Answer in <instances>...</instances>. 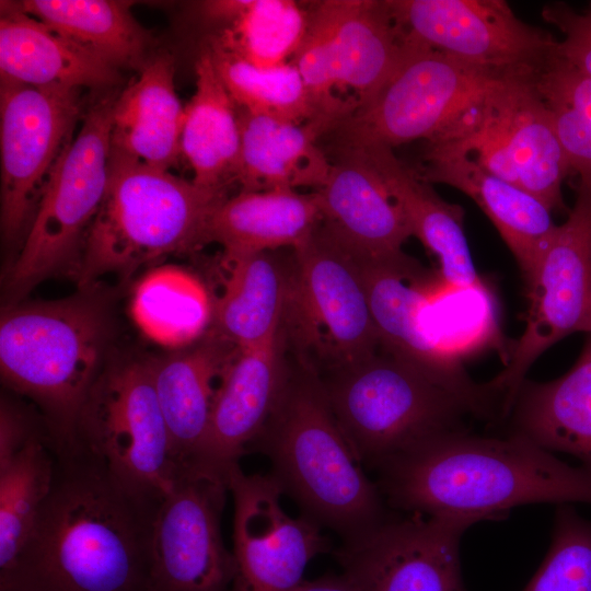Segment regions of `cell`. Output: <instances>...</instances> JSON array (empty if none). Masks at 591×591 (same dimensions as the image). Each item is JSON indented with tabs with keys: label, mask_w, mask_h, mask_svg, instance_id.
Returning <instances> with one entry per match:
<instances>
[{
	"label": "cell",
	"mask_w": 591,
	"mask_h": 591,
	"mask_svg": "<svg viewBox=\"0 0 591 591\" xmlns=\"http://www.w3.org/2000/svg\"><path fill=\"white\" fill-rule=\"evenodd\" d=\"M51 449L50 493L0 591H147L160 501L127 490L78 440Z\"/></svg>",
	"instance_id": "1"
},
{
	"label": "cell",
	"mask_w": 591,
	"mask_h": 591,
	"mask_svg": "<svg viewBox=\"0 0 591 591\" xmlns=\"http://www.w3.org/2000/svg\"><path fill=\"white\" fill-rule=\"evenodd\" d=\"M378 485L389 508L428 517L500 520L531 503H590L591 468L532 441L468 430L427 440L385 462Z\"/></svg>",
	"instance_id": "2"
},
{
	"label": "cell",
	"mask_w": 591,
	"mask_h": 591,
	"mask_svg": "<svg viewBox=\"0 0 591 591\" xmlns=\"http://www.w3.org/2000/svg\"><path fill=\"white\" fill-rule=\"evenodd\" d=\"M251 451L269 460V474L302 515L337 533L343 543L368 533L391 514L315 379L288 382Z\"/></svg>",
	"instance_id": "3"
},
{
	"label": "cell",
	"mask_w": 591,
	"mask_h": 591,
	"mask_svg": "<svg viewBox=\"0 0 591 591\" xmlns=\"http://www.w3.org/2000/svg\"><path fill=\"white\" fill-rule=\"evenodd\" d=\"M225 197L112 148L106 190L74 270L79 286L105 275L128 278L161 257L200 248Z\"/></svg>",
	"instance_id": "4"
},
{
	"label": "cell",
	"mask_w": 591,
	"mask_h": 591,
	"mask_svg": "<svg viewBox=\"0 0 591 591\" xmlns=\"http://www.w3.org/2000/svg\"><path fill=\"white\" fill-rule=\"evenodd\" d=\"M323 387L355 455L374 468L427 440L468 430L470 416L489 420L479 402L386 349L339 368Z\"/></svg>",
	"instance_id": "5"
},
{
	"label": "cell",
	"mask_w": 591,
	"mask_h": 591,
	"mask_svg": "<svg viewBox=\"0 0 591 591\" xmlns=\"http://www.w3.org/2000/svg\"><path fill=\"white\" fill-rule=\"evenodd\" d=\"M104 343L102 313L83 298L2 310V381L39 406L54 448L76 440L81 409L102 372Z\"/></svg>",
	"instance_id": "6"
},
{
	"label": "cell",
	"mask_w": 591,
	"mask_h": 591,
	"mask_svg": "<svg viewBox=\"0 0 591 591\" xmlns=\"http://www.w3.org/2000/svg\"><path fill=\"white\" fill-rule=\"evenodd\" d=\"M405 40V54L389 81L336 128L340 144L393 149L421 139L453 141L476 125L490 93L511 78Z\"/></svg>",
	"instance_id": "7"
},
{
	"label": "cell",
	"mask_w": 591,
	"mask_h": 591,
	"mask_svg": "<svg viewBox=\"0 0 591 591\" xmlns=\"http://www.w3.org/2000/svg\"><path fill=\"white\" fill-rule=\"evenodd\" d=\"M117 89L100 92L55 164L21 250L5 276L10 305L44 279L77 268L109 174Z\"/></svg>",
	"instance_id": "8"
},
{
	"label": "cell",
	"mask_w": 591,
	"mask_h": 591,
	"mask_svg": "<svg viewBox=\"0 0 591 591\" xmlns=\"http://www.w3.org/2000/svg\"><path fill=\"white\" fill-rule=\"evenodd\" d=\"M76 440L130 493L161 501L183 471L174 457L150 359L103 369L81 409Z\"/></svg>",
	"instance_id": "9"
},
{
	"label": "cell",
	"mask_w": 591,
	"mask_h": 591,
	"mask_svg": "<svg viewBox=\"0 0 591 591\" xmlns=\"http://www.w3.org/2000/svg\"><path fill=\"white\" fill-rule=\"evenodd\" d=\"M526 324L507 366L488 387L508 418L526 372L549 347L573 333H591V193L577 187L573 207L557 225L525 282Z\"/></svg>",
	"instance_id": "10"
},
{
	"label": "cell",
	"mask_w": 591,
	"mask_h": 591,
	"mask_svg": "<svg viewBox=\"0 0 591 591\" xmlns=\"http://www.w3.org/2000/svg\"><path fill=\"white\" fill-rule=\"evenodd\" d=\"M405 38L503 77L535 78L558 39L501 0H386Z\"/></svg>",
	"instance_id": "11"
},
{
	"label": "cell",
	"mask_w": 591,
	"mask_h": 591,
	"mask_svg": "<svg viewBox=\"0 0 591 591\" xmlns=\"http://www.w3.org/2000/svg\"><path fill=\"white\" fill-rule=\"evenodd\" d=\"M304 38L291 61L310 92L322 102L351 90L358 108L367 105L399 65L406 40L386 1L312 2ZM357 108V109H358Z\"/></svg>",
	"instance_id": "12"
},
{
	"label": "cell",
	"mask_w": 591,
	"mask_h": 591,
	"mask_svg": "<svg viewBox=\"0 0 591 591\" xmlns=\"http://www.w3.org/2000/svg\"><path fill=\"white\" fill-rule=\"evenodd\" d=\"M535 78L511 77L488 96L476 125L449 142L496 176L520 186L552 211H565L563 184L571 174Z\"/></svg>",
	"instance_id": "13"
},
{
	"label": "cell",
	"mask_w": 591,
	"mask_h": 591,
	"mask_svg": "<svg viewBox=\"0 0 591 591\" xmlns=\"http://www.w3.org/2000/svg\"><path fill=\"white\" fill-rule=\"evenodd\" d=\"M81 90L1 79V232L25 236L48 177L84 113Z\"/></svg>",
	"instance_id": "14"
},
{
	"label": "cell",
	"mask_w": 591,
	"mask_h": 591,
	"mask_svg": "<svg viewBox=\"0 0 591 591\" xmlns=\"http://www.w3.org/2000/svg\"><path fill=\"white\" fill-rule=\"evenodd\" d=\"M228 484L188 470L159 502L147 591H233L235 563L221 534Z\"/></svg>",
	"instance_id": "15"
},
{
	"label": "cell",
	"mask_w": 591,
	"mask_h": 591,
	"mask_svg": "<svg viewBox=\"0 0 591 591\" xmlns=\"http://www.w3.org/2000/svg\"><path fill=\"white\" fill-rule=\"evenodd\" d=\"M390 514L336 551L361 591H465L460 542L479 521L459 515Z\"/></svg>",
	"instance_id": "16"
},
{
	"label": "cell",
	"mask_w": 591,
	"mask_h": 591,
	"mask_svg": "<svg viewBox=\"0 0 591 591\" xmlns=\"http://www.w3.org/2000/svg\"><path fill=\"white\" fill-rule=\"evenodd\" d=\"M233 498V591H296L309 563L331 549L329 540L311 519L290 515L280 486L268 474L228 475Z\"/></svg>",
	"instance_id": "17"
},
{
	"label": "cell",
	"mask_w": 591,
	"mask_h": 591,
	"mask_svg": "<svg viewBox=\"0 0 591 591\" xmlns=\"http://www.w3.org/2000/svg\"><path fill=\"white\" fill-rule=\"evenodd\" d=\"M293 252L291 289L326 334L339 368L373 356L381 343L354 251L322 221Z\"/></svg>",
	"instance_id": "18"
},
{
	"label": "cell",
	"mask_w": 591,
	"mask_h": 591,
	"mask_svg": "<svg viewBox=\"0 0 591 591\" xmlns=\"http://www.w3.org/2000/svg\"><path fill=\"white\" fill-rule=\"evenodd\" d=\"M279 358V332L239 348L221 380L209 425L188 470L228 484L230 471L250 453L287 387Z\"/></svg>",
	"instance_id": "19"
},
{
	"label": "cell",
	"mask_w": 591,
	"mask_h": 591,
	"mask_svg": "<svg viewBox=\"0 0 591 591\" xmlns=\"http://www.w3.org/2000/svg\"><path fill=\"white\" fill-rule=\"evenodd\" d=\"M417 172L429 184L449 185L474 200L511 251L524 281L530 279L558 225L542 200L444 143H428Z\"/></svg>",
	"instance_id": "20"
},
{
	"label": "cell",
	"mask_w": 591,
	"mask_h": 591,
	"mask_svg": "<svg viewBox=\"0 0 591 591\" xmlns=\"http://www.w3.org/2000/svg\"><path fill=\"white\" fill-rule=\"evenodd\" d=\"M322 221L355 252L395 258L412 236L380 173L357 147L340 146L325 183L314 190Z\"/></svg>",
	"instance_id": "21"
},
{
	"label": "cell",
	"mask_w": 591,
	"mask_h": 591,
	"mask_svg": "<svg viewBox=\"0 0 591 591\" xmlns=\"http://www.w3.org/2000/svg\"><path fill=\"white\" fill-rule=\"evenodd\" d=\"M354 253L381 347L463 393L476 394L480 384L470 379L462 364L439 347L424 326L421 312L426 297L410 282L416 263L405 254L395 258H375Z\"/></svg>",
	"instance_id": "22"
},
{
	"label": "cell",
	"mask_w": 591,
	"mask_h": 591,
	"mask_svg": "<svg viewBox=\"0 0 591 591\" xmlns=\"http://www.w3.org/2000/svg\"><path fill=\"white\" fill-rule=\"evenodd\" d=\"M0 72L1 79L21 84L97 92L114 90L121 80L114 63L3 1Z\"/></svg>",
	"instance_id": "23"
},
{
	"label": "cell",
	"mask_w": 591,
	"mask_h": 591,
	"mask_svg": "<svg viewBox=\"0 0 591 591\" xmlns=\"http://www.w3.org/2000/svg\"><path fill=\"white\" fill-rule=\"evenodd\" d=\"M237 108L241 134L235 182L241 190L313 187L326 181L332 162L318 138L341 120L322 117L305 123L253 114Z\"/></svg>",
	"instance_id": "24"
},
{
	"label": "cell",
	"mask_w": 591,
	"mask_h": 591,
	"mask_svg": "<svg viewBox=\"0 0 591 591\" xmlns=\"http://www.w3.org/2000/svg\"><path fill=\"white\" fill-rule=\"evenodd\" d=\"M237 350L211 329L193 348L150 359L174 457L183 472L205 437L221 380Z\"/></svg>",
	"instance_id": "25"
},
{
	"label": "cell",
	"mask_w": 591,
	"mask_h": 591,
	"mask_svg": "<svg viewBox=\"0 0 591 591\" xmlns=\"http://www.w3.org/2000/svg\"><path fill=\"white\" fill-rule=\"evenodd\" d=\"M351 147L359 148L380 173L401 206L412 235L438 257L443 280L455 289L480 290L483 283L464 232L463 208L442 199L392 148L379 143Z\"/></svg>",
	"instance_id": "26"
},
{
	"label": "cell",
	"mask_w": 591,
	"mask_h": 591,
	"mask_svg": "<svg viewBox=\"0 0 591 591\" xmlns=\"http://www.w3.org/2000/svg\"><path fill=\"white\" fill-rule=\"evenodd\" d=\"M185 107L174 84L169 53L150 57L115 103L112 148L149 165L171 170L178 163Z\"/></svg>",
	"instance_id": "27"
},
{
	"label": "cell",
	"mask_w": 591,
	"mask_h": 591,
	"mask_svg": "<svg viewBox=\"0 0 591 591\" xmlns=\"http://www.w3.org/2000/svg\"><path fill=\"white\" fill-rule=\"evenodd\" d=\"M322 222L315 193L291 188L241 190L225 197L212 211L207 225V244L215 242L223 255L292 250L301 245Z\"/></svg>",
	"instance_id": "28"
},
{
	"label": "cell",
	"mask_w": 591,
	"mask_h": 591,
	"mask_svg": "<svg viewBox=\"0 0 591 591\" xmlns=\"http://www.w3.org/2000/svg\"><path fill=\"white\" fill-rule=\"evenodd\" d=\"M507 419L509 433L591 468V333L564 375L543 383L524 380Z\"/></svg>",
	"instance_id": "29"
},
{
	"label": "cell",
	"mask_w": 591,
	"mask_h": 591,
	"mask_svg": "<svg viewBox=\"0 0 591 591\" xmlns=\"http://www.w3.org/2000/svg\"><path fill=\"white\" fill-rule=\"evenodd\" d=\"M196 90L185 106L181 153L193 171V182L225 192L235 182L241 153L237 108L206 46L195 65Z\"/></svg>",
	"instance_id": "30"
},
{
	"label": "cell",
	"mask_w": 591,
	"mask_h": 591,
	"mask_svg": "<svg viewBox=\"0 0 591 591\" xmlns=\"http://www.w3.org/2000/svg\"><path fill=\"white\" fill-rule=\"evenodd\" d=\"M222 259L228 269L211 329L240 349L264 343L279 332L291 286L273 252Z\"/></svg>",
	"instance_id": "31"
},
{
	"label": "cell",
	"mask_w": 591,
	"mask_h": 591,
	"mask_svg": "<svg viewBox=\"0 0 591 591\" xmlns=\"http://www.w3.org/2000/svg\"><path fill=\"white\" fill-rule=\"evenodd\" d=\"M202 14L220 27L209 46L258 67L290 61L309 23L308 10L291 0L207 1Z\"/></svg>",
	"instance_id": "32"
},
{
	"label": "cell",
	"mask_w": 591,
	"mask_h": 591,
	"mask_svg": "<svg viewBox=\"0 0 591 591\" xmlns=\"http://www.w3.org/2000/svg\"><path fill=\"white\" fill-rule=\"evenodd\" d=\"M63 37L121 67L141 69L150 57L149 33L130 2L117 0H24L15 3Z\"/></svg>",
	"instance_id": "33"
},
{
	"label": "cell",
	"mask_w": 591,
	"mask_h": 591,
	"mask_svg": "<svg viewBox=\"0 0 591 591\" xmlns=\"http://www.w3.org/2000/svg\"><path fill=\"white\" fill-rule=\"evenodd\" d=\"M216 70L236 107L253 114L305 123L322 117L345 120L352 106H327L308 89L290 60L275 67H258L207 45Z\"/></svg>",
	"instance_id": "34"
},
{
	"label": "cell",
	"mask_w": 591,
	"mask_h": 591,
	"mask_svg": "<svg viewBox=\"0 0 591 591\" xmlns=\"http://www.w3.org/2000/svg\"><path fill=\"white\" fill-rule=\"evenodd\" d=\"M131 312L151 339L184 346L200 337L212 317V300L193 275L162 266L149 273L136 288Z\"/></svg>",
	"instance_id": "35"
},
{
	"label": "cell",
	"mask_w": 591,
	"mask_h": 591,
	"mask_svg": "<svg viewBox=\"0 0 591 591\" xmlns=\"http://www.w3.org/2000/svg\"><path fill=\"white\" fill-rule=\"evenodd\" d=\"M55 454L47 441L30 443L0 468V578L14 567L50 493Z\"/></svg>",
	"instance_id": "36"
},
{
	"label": "cell",
	"mask_w": 591,
	"mask_h": 591,
	"mask_svg": "<svg viewBox=\"0 0 591 591\" xmlns=\"http://www.w3.org/2000/svg\"><path fill=\"white\" fill-rule=\"evenodd\" d=\"M534 83L551 112L571 174L578 175L577 187L591 193V78L557 50Z\"/></svg>",
	"instance_id": "37"
},
{
	"label": "cell",
	"mask_w": 591,
	"mask_h": 591,
	"mask_svg": "<svg viewBox=\"0 0 591 591\" xmlns=\"http://www.w3.org/2000/svg\"><path fill=\"white\" fill-rule=\"evenodd\" d=\"M548 552L523 591H591V520L556 506Z\"/></svg>",
	"instance_id": "38"
},
{
	"label": "cell",
	"mask_w": 591,
	"mask_h": 591,
	"mask_svg": "<svg viewBox=\"0 0 591 591\" xmlns=\"http://www.w3.org/2000/svg\"><path fill=\"white\" fill-rule=\"evenodd\" d=\"M542 16L563 34L558 54L591 78V4L576 10L565 2H549L543 7Z\"/></svg>",
	"instance_id": "39"
},
{
	"label": "cell",
	"mask_w": 591,
	"mask_h": 591,
	"mask_svg": "<svg viewBox=\"0 0 591 591\" xmlns=\"http://www.w3.org/2000/svg\"><path fill=\"white\" fill-rule=\"evenodd\" d=\"M38 440L51 444L53 439L49 430L37 427L21 406L2 397L0 405V468L13 461L30 443Z\"/></svg>",
	"instance_id": "40"
},
{
	"label": "cell",
	"mask_w": 591,
	"mask_h": 591,
	"mask_svg": "<svg viewBox=\"0 0 591 591\" xmlns=\"http://www.w3.org/2000/svg\"><path fill=\"white\" fill-rule=\"evenodd\" d=\"M296 591H361L345 573H327L314 580H303Z\"/></svg>",
	"instance_id": "41"
}]
</instances>
